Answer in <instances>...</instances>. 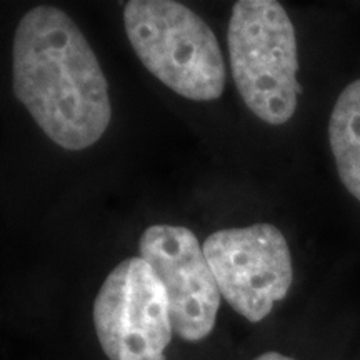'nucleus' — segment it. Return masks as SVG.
<instances>
[{
  "label": "nucleus",
  "instance_id": "nucleus-1",
  "mask_svg": "<svg viewBox=\"0 0 360 360\" xmlns=\"http://www.w3.org/2000/svg\"><path fill=\"white\" fill-rule=\"evenodd\" d=\"M17 101L53 143L85 150L112 119L109 84L79 25L53 6L30 8L12 44Z\"/></svg>",
  "mask_w": 360,
  "mask_h": 360
},
{
  "label": "nucleus",
  "instance_id": "nucleus-2",
  "mask_svg": "<svg viewBox=\"0 0 360 360\" xmlns=\"http://www.w3.org/2000/svg\"><path fill=\"white\" fill-rule=\"evenodd\" d=\"M124 25L139 60L175 94L195 102L222 96V51L195 12L172 0H130L124 7Z\"/></svg>",
  "mask_w": 360,
  "mask_h": 360
},
{
  "label": "nucleus",
  "instance_id": "nucleus-3",
  "mask_svg": "<svg viewBox=\"0 0 360 360\" xmlns=\"http://www.w3.org/2000/svg\"><path fill=\"white\" fill-rule=\"evenodd\" d=\"M233 82L249 110L269 125L294 117L302 85L297 82L295 29L276 0H238L227 32Z\"/></svg>",
  "mask_w": 360,
  "mask_h": 360
},
{
  "label": "nucleus",
  "instance_id": "nucleus-4",
  "mask_svg": "<svg viewBox=\"0 0 360 360\" xmlns=\"http://www.w3.org/2000/svg\"><path fill=\"white\" fill-rule=\"evenodd\" d=\"M94 326L110 360H167L169 297L146 260L125 259L107 276L94 302Z\"/></svg>",
  "mask_w": 360,
  "mask_h": 360
},
{
  "label": "nucleus",
  "instance_id": "nucleus-5",
  "mask_svg": "<svg viewBox=\"0 0 360 360\" xmlns=\"http://www.w3.org/2000/svg\"><path fill=\"white\" fill-rule=\"evenodd\" d=\"M224 300L249 322H260L289 294L294 269L289 244L272 224L224 229L204 244Z\"/></svg>",
  "mask_w": 360,
  "mask_h": 360
},
{
  "label": "nucleus",
  "instance_id": "nucleus-6",
  "mask_svg": "<svg viewBox=\"0 0 360 360\" xmlns=\"http://www.w3.org/2000/svg\"><path fill=\"white\" fill-rule=\"evenodd\" d=\"M139 252L164 283L174 334L186 342L207 339L222 294L195 233L180 225H150L139 240Z\"/></svg>",
  "mask_w": 360,
  "mask_h": 360
},
{
  "label": "nucleus",
  "instance_id": "nucleus-7",
  "mask_svg": "<svg viewBox=\"0 0 360 360\" xmlns=\"http://www.w3.org/2000/svg\"><path fill=\"white\" fill-rule=\"evenodd\" d=\"M328 143L342 184L360 202V79L337 98L328 120Z\"/></svg>",
  "mask_w": 360,
  "mask_h": 360
},
{
  "label": "nucleus",
  "instance_id": "nucleus-8",
  "mask_svg": "<svg viewBox=\"0 0 360 360\" xmlns=\"http://www.w3.org/2000/svg\"><path fill=\"white\" fill-rule=\"evenodd\" d=\"M254 360H295V359L278 352H265L262 355H259V357H255Z\"/></svg>",
  "mask_w": 360,
  "mask_h": 360
}]
</instances>
